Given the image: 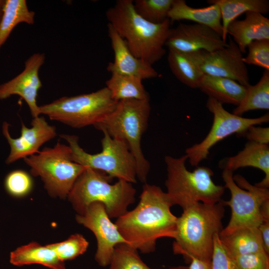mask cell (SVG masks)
Wrapping results in <instances>:
<instances>
[{"mask_svg":"<svg viewBox=\"0 0 269 269\" xmlns=\"http://www.w3.org/2000/svg\"><path fill=\"white\" fill-rule=\"evenodd\" d=\"M139 201L131 211L118 218L115 223L127 244L144 254L155 250L161 238L175 239L177 217L166 192L160 187L144 183Z\"/></svg>","mask_w":269,"mask_h":269,"instance_id":"1","label":"cell"},{"mask_svg":"<svg viewBox=\"0 0 269 269\" xmlns=\"http://www.w3.org/2000/svg\"><path fill=\"white\" fill-rule=\"evenodd\" d=\"M106 15L136 58L152 65L165 55L164 46L171 29L168 18L158 24L147 21L136 12L132 0H117Z\"/></svg>","mask_w":269,"mask_h":269,"instance_id":"2","label":"cell"},{"mask_svg":"<svg viewBox=\"0 0 269 269\" xmlns=\"http://www.w3.org/2000/svg\"><path fill=\"white\" fill-rule=\"evenodd\" d=\"M222 200L213 204L198 202L183 210L176 221L173 252L188 262L191 257L211 261L214 235L223 229Z\"/></svg>","mask_w":269,"mask_h":269,"instance_id":"3","label":"cell"},{"mask_svg":"<svg viewBox=\"0 0 269 269\" xmlns=\"http://www.w3.org/2000/svg\"><path fill=\"white\" fill-rule=\"evenodd\" d=\"M113 179L100 170L86 167L75 181L67 198L78 215H82L92 203H102L110 218H118L135 201L136 190L132 184Z\"/></svg>","mask_w":269,"mask_h":269,"instance_id":"4","label":"cell"},{"mask_svg":"<svg viewBox=\"0 0 269 269\" xmlns=\"http://www.w3.org/2000/svg\"><path fill=\"white\" fill-rule=\"evenodd\" d=\"M187 159L186 154L179 157L167 155L164 158L166 193L172 206L179 205L183 210L198 202L213 204L219 202L226 188L214 182L213 170L207 166H198L189 171L185 165Z\"/></svg>","mask_w":269,"mask_h":269,"instance_id":"5","label":"cell"},{"mask_svg":"<svg viewBox=\"0 0 269 269\" xmlns=\"http://www.w3.org/2000/svg\"><path fill=\"white\" fill-rule=\"evenodd\" d=\"M150 110L149 99L122 100L104 120L94 126L127 143L136 160V177L143 183H146L150 163L143 155L140 143L148 126Z\"/></svg>","mask_w":269,"mask_h":269,"instance_id":"6","label":"cell"},{"mask_svg":"<svg viewBox=\"0 0 269 269\" xmlns=\"http://www.w3.org/2000/svg\"><path fill=\"white\" fill-rule=\"evenodd\" d=\"M102 151L91 154L79 145L75 135L61 134L71 149V160L82 166L100 170L111 178H117L131 183L136 182V163L127 143L123 140L110 136L103 132Z\"/></svg>","mask_w":269,"mask_h":269,"instance_id":"7","label":"cell"},{"mask_svg":"<svg viewBox=\"0 0 269 269\" xmlns=\"http://www.w3.org/2000/svg\"><path fill=\"white\" fill-rule=\"evenodd\" d=\"M106 87L96 92L72 97H62L39 106L40 114L53 121L76 129L94 126L104 120L116 108Z\"/></svg>","mask_w":269,"mask_h":269,"instance_id":"8","label":"cell"},{"mask_svg":"<svg viewBox=\"0 0 269 269\" xmlns=\"http://www.w3.org/2000/svg\"><path fill=\"white\" fill-rule=\"evenodd\" d=\"M31 174L39 176L48 194L65 199L75 181L86 167L71 159L69 145L58 141L52 147H44L36 154L23 159Z\"/></svg>","mask_w":269,"mask_h":269,"instance_id":"9","label":"cell"},{"mask_svg":"<svg viewBox=\"0 0 269 269\" xmlns=\"http://www.w3.org/2000/svg\"><path fill=\"white\" fill-rule=\"evenodd\" d=\"M233 173L227 169L222 171L224 186L231 193L230 199L222 202L224 206H230L231 215L228 224L219 234L220 237L243 228H259L264 221L262 209L269 203V188L253 185L242 175L233 176Z\"/></svg>","mask_w":269,"mask_h":269,"instance_id":"10","label":"cell"},{"mask_svg":"<svg viewBox=\"0 0 269 269\" xmlns=\"http://www.w3.org/2000/svg\"><path fill=\"white\" fill-rule=\"evenodd\" d=\"M206 106L213 115L210 130L200 142L185 150L189 162L193 166H198L202 160L207 159L210 149L220 140L234 134L243 135L250 127L269 121V113L256 118H244L230 113L224 109L223 104L211 98H208Z\"/></svg>","mask_w":269,"mask_h":269,"instance_id":"11","label":"cell"},{"mask_svg":"<svg viewBox=\"0 0 269 269\" xmlns=\"http://www.w3.org/2000/svg\"><path fill=\"white\" fill-rule=\"evenodd\" d=\"M227 46L213 52L200 50L187 53L204 75L233 79L244 86L250 85L243 53L232 39Z\"/></svg>","mask_w":269,"mask_h":269,"instance_id":"12","label":"cell"},{"mask_svg":"<svg viewBox=\"0 0 269 269\" xmlns=\"http://www.w3.org/2000/svg\"><path fill=\"white\" fill-rule=\"evenodd\" d=\"M104 205L100 202L91 203L82 215H77L78 223L90 230L97 241L95 260L102 267L110 265L115 247L127 243L115 223L111 221Z\"/></svg>","mask_w":269,"mask_h":269,"instance_id":"13","label":"cell"},{"mask_svg":"<svg viewBox=\"0 0 269 269\" xmlns=\"http://www.w3.org/2000/svg\"><path fill=\"white\" fill-rule=\"evenodd\" d=\"M20 135L13 138L9 133V124L4 122L2 125V133L10 146V152L5 163L10 164L20 159L36 154L40 147L45 143L54 138L57 135L56 128L49 125L44 117L38 116L32 119L28 128L21 122Z\"/></svg>","mask_w":269,"mask_h":269,"instance_id":"14","label":"cell"},{"mask_svg":"<svg viewBox=\"0 0 269 269\" xmlns=\"http://www.w3.org/2000/svg\"><path fill=\"white\" fill-rule=\"evenodd\" d=\"M45 59L43 53L33 54L25 62L24 68L20 74L0 85V99L19 96L26 103L33 118L40 115L36 99L42 87L39 71Z\"/></svg>","mask_w":269,"mask_h":269,"instance_id":"15","label":"cell"},{"mask_svg":"<svg viewBox=\"0 0 269 269\" xmlns=\"http://www.w3.org/2000/svg\"><path fill=\"white\" fill-rule=\"evenodd\" d=\"M213 29L197 23H180L171 28L165 46L181 52L188 53L200 50L213 52L228 45Z\"/></svg>","mask_w":269,"mask_h":269,"instance_id":"16","label":"cell"},{"mask_svg":"<svg viewBox=\"0 0 269 269\" xmlns=\"http://www.w3.org/2000/svg\"><path fill=\"white\" fill-rule=\"evenodd\" d=\"M108 31L114 54V60L109 63L108 71L111 73L133 76L142 80L158 76V73L151 65L133 54L125 40L109 23Z\"/></svg>","mask_w":269,"mask_h":269,"instance_id":"17","label":"cell"},{"mask_svg":"<svg viewBox=\"0 0 269 269\" xmlns=\"http://www.w3.org/2000/svg\"><path fill=\"white\" fill-rule=\"evenodd\" d=\"M253 167L261 170L265 177L255 185L265 188L269 187V146L252 141H248L244 148L236 155L222 159L219 167L232 172L241 167Z\"/></svg>","mask_w":269,"mask_h":269,"instance_id":"18","label":"cell"},{"mask_svg":"<svg viewBox=\"0 0 269 269\" xmlns=\"http://www.w3.org/2000/svg\"><path fill=\"white\" fill-rule=\"evenodd\" d=\"M242 20L235 19L228 26L227 33L233 37L242 53L254 40L269 39V19L256 12H247Z\"/></svg>","mask_w":269,"mask_h":269,"instance_id":"19","label":"cell"},{"mask_svg":"<svg viewBox=\"0 0 269 269\" xmlns=\"http://www.w3.org/2000/svg\"><path fill=\"white\" fill-rule=\"evenodd\" d=\"M167 16L170 21L187 20L206 25L222 36L221 14L217 4L194 8L188 5L185 0H173Z\"/></svg>","mask_w":269,"mask_h":269,"instance_id":"20","label":"cell"},{"mask_svg":"<svg viewBox=\"0 0 269 269\" xmlns=\"http://www.w3.org/2000/svg\"><path fill=\"white\" fill-rule=\"evenodd\" d=\"M201 92L220 103L238 106L244 98L247 86L225 77L204 75L199 85Z\"/></svg>","mask_w":269,"mask_h":269,"instance_id":"21","label":"cell"},{"mask_svg":"<svg viewBox=\"0 0 269 269\" xmlns=\"http://www.w3.org/2000/svg\"><path fill=\"white\" fill-rule=\"evenodd\" d=\"M9 261L13 265L19 267L39 264L51 269H66L64 262L53 250L36 242L22 246L11 252Z\"/></svg>","mask_w":269,"mask_h":269,"instance_id":"22","label":"cell"},{"mask_svg":"<svg viewBox=\"0 0 269 269\" xmlns=\"http://www.w3.org/2000/svg\"><path fill=\"white\" fill-rule=\"evenodd\" d=\"M219 237L232 258L265 252L261 232L258 228H243Z\"/></svg>","mask_w":269,"mask_h":269,"instance_id":"23","label":"cell"},{"mask_svg":"<svg viewBox=\"0 0 269 269\" xmlns=\"http://www.w3.org/2000/svg\"><path fill=\"white\" fill-rule=\"evenodd\" d=\"M209 4H217L220 8L222 25V38L227 41V28L233 20L244 13L252 11L263 15L269 11L268 0H208Z\"/></svg>","mask_w":269,"mask_h":269,"instance_id":"24","label":"cell"},{"mask_svg":"<svg viewBox=\"0 0 269 269\" xmlns=\"http://www.w3.org/2000/svg\"><path fill=\"white\" fill-rule=\"evenodd\" d=\"M35 12L30 10L25 0H6L0 20V48L13 29L20 23L33 24Z\"/></svg>","mask_w":269,"mask_h":269,"instance_id":"25","label":"cell"},{"mask_svg":"<svg viewBox=\"0 0 269 269\" xmlns=\"http://www.w3.org/2000/svg\"><path fill=\"white\" fill-rule=\"evenodd\" d=\"M106 85L112 98L117 102L130 99H149L142 80L136 77L112 73L111 77L106 81Z\"/></svg>","mask_w":269,"mask_h":269,"instance_id":"26","label":"cell"},{"mask_svg":"<svg viewBox=\"0 0 269 269\" xmlns=\"http://www.w3.org/2000/svg\"><path fill=\"white\" fill-rule=\"evenodd\" d=\"M167 61L176 78L191 88H198L204 75L196 63L185 53L168 49Z\"/></svg>","mask_w":269,"mask_h":269,"instance_id":"27","label":"cell"},{"mask_svg":"<svg viewBox=\"0 0 269 269\" xmlns=\"http://www.w3.org/2000/svg\"><path fill=\"white\" fill-rule=\"evenodd\" d=\"M269 109V70H265L259 82L247 86L245 96L233 114L241 116L250 111Z\"/></svg>","mask_w":269,"mask_h":269,"instance_id":"28","label":"cell"},{"mask_svg":"<svg viewBox=\"0 0 269 269\" xmlns=\"http://www.w3.org/2000/svg\"><path fill=\"white\" fill-rule=\"evenodd\" d=\"M173 0H135L134 6L136 12L143 18L155 24L168 18V13Z\"/></svg>","mask_w":269,"mask_h":269,"instance_id":"29","label":"cell"},{"mask_svg":"<svg viewBox=\"0 0 269 269\" xmlns=\"http://www.w3.org/2000/svg\"><path fill=\"white\" fill-rule=\"evenodd\" d=\"M109 266V269H152L141 259L138 251L127 243L115 247Z\"/></svg>","mask_w":269,"mask_h":269,"instance_id":"30","label":"cell"},{"mask_svg":"<svg viewBox=\"0 0 269 269\" xmlns=\"http://www.w3.org/2000/svg\"><path fill=\"white\" fill-rule=\"evenodd\" d=\"M88 246L89 242L79 234L72 235L63 242L47 245L63 262L83 255L87 251Z\"/></svg>","mask_w":269,"mask_h":269,"instance_id":"31","label":"cell"},{"mask_svg":"<svg viewBox=\"0 0 269 269\" xmlns=\"http://www.w3.org/2000/svg\"><path fill=\"white\" fill-rule=\"evenodd\" d=\"M5 187L11 195L21 197L28 194L33 187V181L26 171L17 169L9 172L5 179Z\"/></svg>","mask_w":269,"mask_h":269,"instance_id":"32","label":"cell"},{"mask_svg":"<svg viewBox=\"0 0 269 269\" xmlns=\"http://www.w3.org/2000/svg\"><path fill=\"white\" fill-rule=\"evenodd\" d=\"M247 48L248 53L243 58L244 63L269 70V39L254 40Z\"/></svg>","mask_w":269,"mask_h":269,"instance_id":"33","label":"cell"},{"mask_svg":"<svg viewBox=\"0 0 269 269\" xmlns=\"http://www.w3.org/2000/svg\"><path fill=\"white\" fill-rule=\"evenodd\" d=\"M236 269H269V255L261 252L233 258Z\"/></svg>","mask_w":269,"mask_h":269,"instance_id":"34","label":"cell"},{"mask_svg":"<svg viewBox=\"0 0 269 269\" xmlns=\"http://www.w3.org/2000/svg\"><path fill=\"white\" fill-rule=\"evenodd\" d=\"M219 234L214 236L212 269H236L233 259L226 251Z\"/></svg>","mask_w":269,"mask_h":269,"instance_id":"35","label":"cell"},{"mask_svg":"<svg viewBox=\"0 0 269 269\" xmlns=\"http://www.w3.org/2000/svg\"><path fill=\"white\" fill-rule=\"evenodd\" d=\"M254 125L250 127L243 135H244L249 141L262 144L269 143V127H256Z\"/></svg>","mask_w":269,"mask_h":269,"instance_id":"36","label":"cell"},{"mask_svg":"<svg viewBox=\"0 0 269 269\" xmlns=\"http://www.w3.org/2000/svg\"><path fill=\"white\" fill-rule=\"evenodd\" d=\"M265 252L269 255V220L264 221L259 227Z\"/></svg>","mask_w":269,"mask_h":269,"instance_id":"37","label":"cell"},{"mask_svg":"<svg viewBox=\"0 0 269 269\" xmlns=\"http://www.w3.org/2000/svg\"><path fill=\"white\" fill-rule=\"evenodd\" d=\"M189 269H212L211 261L202 260L194 257L189 258Z\"/></svg>","mask_w":269,"mask_h":269,"instance_id":"38","label":"cell"},{"mask_svg":"<svg viewBox=\"0 0 269 269\" xmlns=\"http://www.w3.org/2000/svg\"><path fill=\"white\" fill-rule=\"evenodd\" d=\"M172 269H189L188 267L186 266H178L172 268Z\"/></svg>","mask_w":269,"mask_h":269,"instance_id":"39","label":"cell"},{"mask_svg":"<svg viewBox=\"0 0 269 269\" xmlns=\"http://www.w3.org/2000/svg\"><path fill=\"white\" fill-rule=\"evenodd\" d=\"M5 0H0V12H2V8L4 4Z\"/></svg>","mask_w":269,"mask_h":269,"instance_id":"40","label":"cell"},{"mask_svg":"<svg viewBox=\"0 0 269 269\" xmlns=\"http://www.w3.org/2000/svg\"><path fill=\"white\" fill-rule=\"evenodd\" d=\"M1 15H2V12H0V20L1 17Z\"/></svg>","mask_w":269,"mask_h":269,"instance_id":"41","label":"cell"},{"mask_svg":"<svg viewBox=\"0 0 269 269\" xmlns=\"http://www.w3.org/2000/svg\"><path fill=\"white\" fill-rule=\"evenodd\" d=\"M172 269V268H169V269Z\"/></svg>","mask_w":269,"mask_h":269,"instance_id":"42","label":"cell"}]
</instances>
